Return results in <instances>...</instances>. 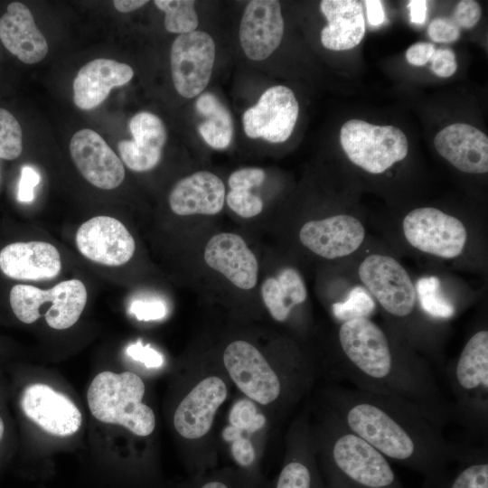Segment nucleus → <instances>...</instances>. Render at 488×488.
<instances>
[{
  "label": "nucleus",
  "instance_id": "1",
  "mask_svg": "<svg viewBox=\"0 0 488 488\" xmlns=\"http://www.w3.org/2000/svg\"><path fill=\"white\" fill-rule=\"evenodd\" d=\"M333 414L389 461L420 474L432 488L476 448L450 441L443 429L403 399L355 388L338 389Z\"/></svg>",
  "mask_w": 488,
  "mask_h": 488
},
{
  "label": "nucleus",
  "instance_id": "2",
  "mask_svg": "<svg viewBox=\"0 0 488 488\" xmlns=\"http://www.w3.org/2000/svg\"><path fill=\"white\" fill-rule=\"evenodd\" d=\"M337 342L339 375L355 389L408 401L442 429L453 419L433 371L408 342L397 343L369 317L343 322Z\"/></svg>",
  "mask_w": 488,
  "mask_h": 488
},
{
  "label": "nucleus",
  "instance_id": "3",
  "mask_svg": "<svg viewBox=\"0 0 488 488\" xmlns=\"http://www.w3.org/2000/svg\"><path fill=\"white\" fill-rule=\"evenodd\" d=\"M453 419L474 436L484 437L488 422V331H475L448 373Z\"/></svg>",
  "mask_w": 488,
  "mask_h": 488
},
{
  "label": "nucleus",
  "instance_id": "4",
  "mask_svg": "<svg viewBox=\"0 0 488 488\" xmlns=\"http://www.w3.org/2000/svg\"><path fill=\"white\" fill-rule=\"evenodd\" d=\"M329 427L326 473L348 488H406L389 461L333 414Z\"/></svg>",
  "mask_w": 488,
  "mask_h": 488
},
{
  "label": "nucleus",
  "instance_id": "5",
  "mask_svg": "<svg viewBox=\"0 0 488 488\" xmlns=\"http://www.w3.org/2000/svg\"><path fill=\"white\" fill-rule=\"evenodd\" d=\"M145 384L130 371H103L91 381L87 400L89 410L99 421L117 424L132 433L145 436L155 427L153 410L142 402Z\"/></svg>",
  "mask_w": 488,
  "mask_h": 488
},
{
  "label": "nucleus",
  "instance_id": "6",
  "mask_svg": "<svg viewBox=\"0 0 488 488\" xmlns=\"http://www.w3.org/2000/svg\"><path fill=\"white\" fill-rule=\"evenodd\" d=\"M87 297L86 286L79 279L60 282L47 290L29 285H15L9 295L14 314L27 324L36 322L41 317L42 306L51 303L44 317L47 324L56 330L70 328L77 323Z\"/></svg>",
  "mask_w": 488,
  "mask_h": 488
},
{
  "label": "nucleus",
  "instance_id": "7",
  "mask_svg": "<svg viewBox=\"0 0 488 488\" xmlns=\"http://www.w3.org/2000/svg\"><path fill=\"white\" fill-rule=\"evenodd\" d=\"M340 142L352 163L379 174L403 160L408 151L405 134L394 126H377L361 119L346 121Z\"/></svg>",
  "mask_w": 488,
  "mask_h": 488
},
{
  "label": "nucleus",
  "instance_id": "8",
  "mask_svg": "<svg viewBox=\"0 0 488 488\" xmlns=\"http://www.w3.org/2000/svg\"><path fill=\"white\" fill-rule=\"evenodd\" d=\"M358 276L389 316L400 321L413 316L417 305L415 286L396 258L384 254H371L359 265Z\"/></svg>",
  "mask_w": 488,
  "mask_h": 488
},
{
  "label": "nucleus",
  "instance_id": "9",
  "mask_svg": "<svg viewBox=\"0 0 488 488\" xmlns=\"http://www.w3.org/2000/svg\"><path fill=\"white\" fill-rule=\"evenodd\" d=\"M406 240L414 249L437 258L459 257L467 241V230L461 220L434 207L409 211L402 221Z\"/></svg>",
  "mask_w": 488,
  "mask_h": 488
},
{
  "label": "nucleus",
  "instance_id": "10",
  "mask_svg": "<svg viewBox=\"0 0 488 488\" xmlns=\"http://www.w3.org/2000/svg\"><path fill=\"white\" fill-rule=\"evenodd\" d=\"M215 61V43L203 31L180 34L170 52L172 80L176 91L192 99L208 85Z\"/></svg>",
  "mask_w": 488,
  "mask_h": 488
},
{
  "label": "nucleus",
  "instance_id": "11",
  "mask_svg": "<svg viewBox=\"0 0 488 488\" xmlns=\"http://www.w3.org/2000/svg\"><path fill=\"white\" fill-rule=\"evenodd\" d=\"M223 361L237 387L251 399L266 405L281 392L277 374L262 353L246 341H234L224 351Z\"/></svg>",
  "mask_w": 488,
  "mask_h": 488
},
{
  "label": "nucleus",
  "instance_id": "12",
  "mask_svg": "<svg viewBox=\"0 0 488 488\" xmlns=\"http://www.w3.org/2000/svg\"><path fill=\"white\" fill-rule=\"evenodd\" d=\"M299 106L294 92L283 85L266 89L258 103L242 117L243 128L250 138L283 143L291 136Z\"/></svg>",
  "mask_w": 488,
  "mask_h": 488
},
{
  "label": "nucleus",
  "instance_id": "13",
  "mask_svg": "<svg viewBox=\"0 0 488 488\" xmlns=\"http://www.w3.org/2000/svg\"><path fill=\"white\" fill-rule=\"evenodd\" d=\"M19 406L29 420L52 436H71L82 423L81 413L75 403L44 383L25 386L20 393Z\"/></svg>",
  "mask_w": 488,
  "mask_h": 488
},
{
  "label": "nucleus",
  "instance_id": "14",
  "mask_svg": "<svg viewBox=\"0 0 488 488\" xmlns=\"http://www.w3.org/2000/svg\"><path fill=\"white\" fill-rule=\"evenodd\" d=\"M79 251L88 259L109 267H118L133 257L136 243L126 226L105 215L82 223L75 237Z\"/></svg>",
  "mask_w": 488,
  "mask_h": 488
},
{
  "label": "nucleus",
  "instance_id": "15",
  "mask_svg": "<svg viewBox=\"0 0 488 488\" xmlns=\"http://www.w3.org/2000/svg\"><path fill=\"white\" fill-rule=\"evenodd\" d=\"M365 238L361 221L349 214H336L305 222L299 230L303 246L317 256L335 259L355 252Z\"/></svg>",
  "mask_w": 488,
  "mask_h": 488
},
{
  "label": "nucleus",
  "instance_id": "16",
  "mask_svg": "<svg viewBox=\"0 0 488 488\" xmlns=\"http://www.w3.org/2000/svg\"><path fill=\"white\" fill-rule=\"evenodd\" d=\"M71 158L81 175L102 190L118 187L125 178L122 161L96 131L83 128L70 142Z\"/></svg>",
  "mask_w": 488,
  "mask_h": 488
},
{
  "label": "nucleus",
  "instance_id": "17",
  "mask_svg": "<svg viewBox=\"0 0 488 488\" xmlns=\"http://www.w3.org/2000/svg\"><path fill=\"white\" fill-rule=\"evenodd\" d=\"M284 33L280 3L253 0L244 9L239 26V41L248 58L263 61L279 46Z\"/></svg>",
  "mask_w": 488,
  "mask_h": 488
},
{
  "label": "nucleus",
  "instance_id": "18",
  "mask_svg": "<svg viewBox=\"0 0 488 488\" xmlns=\"http://www.w3.org/2000/svg\"><path fill=\"white\" fill-rule=\"evenodd\" d=\"M227 393V386L219 377L211 376L201 380L175 410L174 426L176 431L187 439H197L206 435Z\"/></svg>",
  "mask_w": 488,
  "mask_h": 488
},
{
  "label": "nucleus",
  "instance_id": "19",
  "mask_svg": "<svg viewBox=\"0 0 488 488\" xmlns=\"http://www.w3.org/2000/svg\"><path fill=\"white\" fill-rule=\"evenodd\" d=\"M204 260L234 286L243 290L253 288L258 281V263L245 240L238 234L221 232L210 239Z\"/></svg>",
  "mask_w": 488,
  "mask_h": 488
},
{
  "label": "nucleus",
  "instance_id": "20",
  "mask_svg": "<svg viewBox=\"0 0 488 488\" xmlns=\"http://www.w3.org/2000/svg\"><path fill=\"white\" fill-rule=\"evenodd\" d=\"M434 145L459 171L474 174L488 172V137L478 128L463 123L449 125L436 134Z\"/></svg>",
  "mask_w": 488,
  "mask_h": 488
},
{
  "label": "nucleus",
  "instance_id": "21",
  "mask_svg": "<svg viewBox=\"0 0 488 488\" xmlns=\"http://www.w3.org/2000/svg\"><path fill=\"white\" fill-rule=\"evenodd\" d=\"M132 140H122L117 149L122 162L132 171L147 172L161 160L167 133L163 121L147 111L136 113L129 121Z\"/></svg>",
  "mask_w": 488,
  "mask_h": 488
},
{
  "label": "nucleus",
  "instance_id": "22",
  "mask_svg": "<svg viewBox=\"0 0 488 488\" xmlns=\"http://www.w3.org/2000/svg\"><path fill=\"white\" fill-rule=\"evenodd\" d=\"M61 269V255L49 242H14L0 251V270L13 279H50Z\"/></svg>",
  "mask_w": 488,
  "mask_h": 488
},
{
  "label": "nucleus",
  "instance_id": "23",
  "mask_svg": "<svg viewBox=\"0 0 488 488\" xmlns=\"http://www.w3.org/2000/svg\"><path fill=\"white\" fill-rule=\"evenodd\" d=\"M134 76L133 69L110 59L89 61L78 71L73 80V100L83 110L100 105L115 87L128 83Z\"/></svg>",
  "mask_w": 488,
  "mask_h": 488
},
{
  "label": "nucleus",
  "instance_id": "24",
  "mask_svg": "<svg viewBox=\"0 0 488 488\" xmlns=\"http://www.w3.org/2000/svg\"><path fill=\"white\" fill-rule=\"evenodd\" d=\"M0 40L26 64L41 61L48 52L46 38L37 28L30 9L20 2L9 4L0 18Z\"/></svg>",
  "mask_w": 488,
  "mask_h": 488
},
{
  "label": "nucleus",
  "instance_id": "25",
  "mask_svg": "<svg viewBox=\"0 0 488 488\" xmlns=\"http://www.w3.org/2000/svg\"><path fill=\"white\" fill-rule=\"evenodd\" d=\"M225 201L222 181L208 171H199L180 180L169 194V205L177 215H214Z\"/></svg>",
  "mask_w": 488,
  "mask_h": 488
},
{
  "label": "nucleus",
  "instance_id": "26",
  "mask_svg": "<svg viewBox=\"0 0 488 488\" xmlns=\"http://www.w3.org/2000/svg\"><path fill=\"white\" fill-rule=\"evenodd\" d=\"M320 8L328 21L321 32L324 47L333 51L357 46L365 34L362 5L356 0H324Z\"/></svg>",
  "mask_w": 488,
  "mask_h": 488
},
{
  "label": "nucleus",
  "instance_id": "27",
  "mask_svg": "<svg viewBox=\"0 0 488 488\" xmlns=\"http://www.w3.org/2000/svg\"><path fill=\"white\" fill-rule=\"evenodd\" d=\"M261 296L271 316L284 322L295 306L305 301L307 290L299 272L286 267L276 277H268L263 282Z\"/></svg>",
  "mask_w": 488,
  "mask_h": 488
},
{
  "label": "nucleus",
  "instance_id": "28",
  "mask_svg": "<svg viewBox=\"0 0 488 488\" xmlns=\"http://www.w3.org/2000/svg\"><path fill=\"white\" fill-rule=\"evenodd\" d=\"M195 107L206 117L198 127L203 140L215 149L228 147L233 136V122L228 108L210 92L202 93L196 99Z\"/></svg>",
  "mask_w": 488,
  "mask_h": 488
},
{
  "label": "nucleus",
  "instance_id": "29",
  "mask_svg": "<svg viewBox=\"0 0 488 488\" xmlns=\"http://www.w3.org/2000/svg\"><path fill=\"white\" fill-rule=\"evenodd\" d=\"M432 488H488L486 448H476Z\"/></svg>",
  "mask_w": 488,
  "mask_h": 488
},
{
  "label": "nucleus",
  "instance_id": "30",
  "mask_svg": "<svg viewBox=\"0 0 488 488\" xmlns=\"http://www.w3.org/2000/svg\"><path fill=\"white\" fill-rule=\"evenodd\" d=\"M417 302L431 318L449 319L455 314V305L443 295L440 279L436 276L420 277L415 286Z\"/></svg>",
  "mask_w": 488,
  "mask_h": 488
},
{
  "label": "nucleus",
  "instance_id": "31",
  "mask_svg": "<svg viewBox=\"0 0 488 488\" xmlns=\"http://www.w3.org/2000/svg\"><path fill=\"white\" fill-rule=\"evenodd\" d=\"M154 4L165 14L164 27L173 33L184 34L196 31L199 23L192 0H155Z\"/></svg>",
  "mask_w": 488,
  "mask_h": 488
},
{
  "label": "nucleus",
  "instance_id": "32",
  "mask_svg": "<svg viewBox=\"0 0 488 488\" xmlns=\"http://www.w3.org/2000/svg\"><path fill=\"white\" fill-rule=\"evenodd\" d=\"M376 309V302L368 290L361 286L352 287L344 300L332 305L333 316L345 322L355 318L369 317Z\"/></svg>",
  "mask_w": 488,
  "mask_h": 488
},
{
  "label": "nucleus",
  "instance_id": "33",
  "mask_svg": "<svg viewBox=\"0 0 488 488\" xmlns=\"http://www.w3.org/2000/svg\"><path fill=\"white\" fill-rule=\"evenodd\" d=\"M276 488H324L309 460L293 458L281 469Z\"/></svg>",
  "mask_w": 488,
  "mask_h": 488
},
{
  "label": "nucleus",
  "instance_id": "34",
  "mask_svg": "<svg viewBox=\"0 0 488 488\" xmlns=\"http://www.w3.org/2000/svg\"><path fill=\"white\" fill-rule=\"evenodd\" d=\"M23 151V131L14 115L0 108V158L16 159Z\"/></svg>",
  "mask_w": 488,
  "mask_h": 488
},
{
  "label": "nucleus",
  "instance_id": "35",
  "mask_svg": "<svg viewBox=\"0 0 488 488\" xmlns=\"http://www.w3.org/2000/svg\"><path fill=\"white\" fill-rule=\"evenodd\" d=\"M230 424L246 432H254L264 427L266 418L258 412L249 399H239L231 408Z\"/></svg>",
  "mask_w": 488,
  "mask_h": 488
},
{
  "label": "nucleus",
  "instance_id": "36",
  "mask_svg": "<svg viewBox=\"0 0 488 488\" xmlns=\"http://www.w3.org/2000/svg\"><path fill=\"white\" fill-rule=\"evenodd\" d=\"M228 206L243 218L258 215L263 210V202L258 195L245 190H230L225 196Z\"/></svg>",
  "mask_w": 488,
  "mask_h": 488
},
{
  "label": "nucleus",
  "instance_id": "37",
  "mask_svg": "<svg viewBox=\"0 0 488 488\" xmlns=\"http://www.w3.org/2000/svg\"><path fill=\"white\" fill-rule=\"evenodd\" d=\"M129 312L139 321H154L164 318L167 307L159 299H137L130 305Z\"/></svg>",
  "mask_w": 488,
  "mask_h": 488
},
{
  "label": "nucleus",
  "instance_id": "38",
  "mask_svg": "<svg viewBox=\"0 0 488 488\" xmlns=\"http://www.w3.org/2000/svg\"><path fill=\"white\" fill-rule=\"evenodd\" d=\"M427 34L436 42L448 43L460 36V28L452 18L436 17L427 26Z\"/></svg>",
  "mask_w": 488,
  "mask_h": 488
},
{
  "label": "nucleus",
  "instance_id": "39",
  "mask_svg": "<svg viewBox=\"0 0 488 488\" xmlns=\"http://www.w3.org/2000/svg\"><path fill=\"white\" fill-rule=\"evenodd\" d=\"M266 174L258 167H245L233 172L228 180L230 190L249 191L259 186L265 180Z\"/></svg>",
  "mask_w": 488,
  "mask_h": 488
},
{
  "label": "nucleus",
  "instance_id": "40",
  "mask_svg": "<svg viewBox=\"0 0 488 488\" xmlns=\"http://www.w3.org/2000/svg\"><path fill=\"white\" fill-rule=\"evenodd\" d=\"M429 61L433 73L441 78L452 76L457 69L455 54L450 48L436 49Z\"/></svg>",
  "mask_w": 488,
  "mask_h": 488
},
{
  "label": "nucleus",
  "instance_id": "41",
  "mask_svg": "<svg viewBox=\"0 0 488 488\" xmlns=\"http://www.w3.org/2000/svg\"><path fill=\"white\" fill-rule=\"evenodd\" d=\"M482 10L476 1L463 0L457 4L452 19L459 28L471 29L479 22Z\"/></svg>",
  "mask_w": 488,
  "mask_h": 488
},
{
  "label": "nucleus",
  "instance_id": "42",
  "mask_svg": "<svg viewBox=\"0 0 488 488\" xmlns=\"http://www.w3.org/2000/svg\"><path fill=\"white\" fill-rule=\"evenodd\" d=\"M127 354L146 368H159L164 364L163 355L150 345H144L140 340L127 348Z\"/></svg>",
  "mask_w": 488,
  "mask_h": 488
},
{
  "label": "nucleus",
  "instance_id": "43",
  "mask_svg": "<svg viewBox=\"0 0 488 488\" xmlns=\"http://www.w3.org/2000/svg\"><path fill=\"white\" fill-rule=\"evenodd\" d=\"M41 176L33 167L25 165L21 170L17 198L22 202H31L34 198V188Z\"/></svg>",
  "mask_w": 488,
  "mask_h": 488
},
{
  "label": "nucleus",
  "instance_id": "44",
  "mask_svg": "<svg viewBox=\"0 0 488 488\" xmlns=\"http://www.w3.org/2000/svg\"><path fill=\"white\" fill-rule=\"evenodd\" d=\"M230 451L235 463L242 468H249L255 462V450L248 438L240 436L232 441Z\"/></svg>",
  "mask_w": 488,
  "mask_h": 488
},
{
  "label": "nucleus",
  "instance_id": "45",
  "mask_svg": "<svg viewBox=\"0 0 488 488\" xmlns=\"http://www.w3.org/2000/svg\"><path fill=\"white\" fill-rule=\"evenodd\" d=\"M435 50L433 43L418 42L407 50L406 59L412 65L423 66L430 61Z\"/></svg>",
  "mask_w": 488,
  "mask_h": 488
},
{
  "label": "nucleus",
  "instance_id": "46",
  "mask_svg": "<svg viewBox=\"0 0 488 488\" xmlns=\"http://www.w3.org/2000/svg\"><path fill=\"white\" fill-rule=\"evenodd\" d=\"M368 22L371 26H379L385 21V12L382 2L380 0L364 1Z\"/></svg>",
  "mask_w": 488,
  "mask_h": 488
},
{
  "label": "nucleus",
  "instance_id": "47",
  "mask_svg": "<svg viewBox=\"0 0 488 488\" xmlns=\"http://www.w3.org/2000/svg\"><path fill=\"white\" fill-rule=\"evenodd\" d=\"M410 21L416 24H422L427 18V2L426 0H411L408 4Z\"/></svg>",
  "mask_w": 488,
  "mask_h": 488
},
{
  "label": "nucleus",
  "instance_id": "48",
  "mask_svg": "<svg viewBox=\"0 0 488 488\" xmlns=\"http://www.w3.org/2000/svg\"><path fill=\"white\" fill-rule=\"evenodd\" d=\"M146 0H114V7L120 13H128L147 4Z\"/></svg>",
  "mask_w": 488,
  "mask_h": 488
},
{
  "label": "nucleus",
  "instance_id": "49",
  "mask_svg": "<svg viewBox=\"0 0 488 488\" xmlns=\"http://www.w3.org/2000/svg\"><path fill=\"white\" fill-rule=\"evenodd\" d=\"M243 431L239 428L229 425L222 431V437L227 442H232L235 439L242 436Z\"/></svg>",
  "mask_w": 488,
  "mask_h": 488
},
{
  "label": "nucleus",
  "instance_id": "50",
  "mask_svg": "<svg viewBox=\"0 0 488 488\" xmlns=\"http://www.w3.org/2000/svg\"><path fill=\"white\" fill-rule=\"evenodd\" d=\"M198 488H231L228 483L220 479H211L204 483H200Z\"/></svg>",
  "mask_w": 488,
  "mask_h": 488
},
{
  "label": "nucleus",
  "instance_id": "51",
  "mask_svg": "<svg viewBox=\"0 0 488 488\" xmlns=\"http://www.w3.org/2000/svg\"><path fill=\"white\" fill-rule=\"evenodd\" d=\"M326 476H327V484L324 486V488H348L345 484H343L339 479H337L333 474L326 473Z\"/></svg>",
  "mask_w": 488,
  "mask_h": 488
},
{
  "label": "nucleus",
  "instance_id": "52",
  "mask_svg": "<svg viewBox=\"0 0 488 488\" xmlns=\"http://www.w3.org/2000/svg\"><path fill=\"white\" fill-rule=\"evenodd\" d=\"M5 433V424L3 418L0 416V443L4 439Z\"/></svg>",
  "mask_w": 488,
  "mask_h": 488
}]
</instances>
